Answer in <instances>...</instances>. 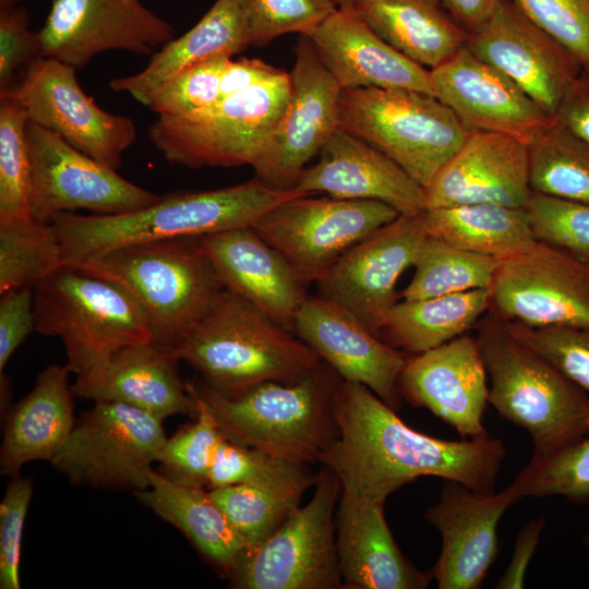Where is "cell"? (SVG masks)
Returning a JSON list of instances; mask_svg holds the SVG:
<instances>
[{
    "instance_id": "cell-1",
    "label": "cell",
    "mask_w": 589,
    "mask_h": 589,
    "mask_svg": "<svg viewBox=\"0 0 589 589\" xmlns=\"http://www.w3.org/2000/svg\"><path fill=\"white\" fill-rule=\"evenodd\" d=\"M336 441L320 464L333 470L341 495L369 503L422 476L494 492L506 448L489 435L445 441L414 431L366 386L341 380L335 396Z\"/></svg>"
},
{
    "instance_id": "cell-40",
    "label": "cell",
    "mask_w": 589,
    "mask_h": 589,
    "mask_svg": "<svg viewBox=\"0 0 589 589\" xmlns=\"http://www.w3.org/2000/svg\"><path fill=\"white\" fill-rule=\"evenodd\" d=\"M27 122L21 103L9 94H0V225L34 218Z\"/></svg>"
},
{
    "instance_id": "cell-6",
    "label": "cell",
    "mask_w": 589,
    "mask_h": 589,
    "mask_svg": "<svg viewBox=\"0 0 589 589\" xmlns=\"http://www.w3.org/2000/svg\"><path fill=\"white\" fill-rule=\"evenodd\" d=\"M74 265L125 289L148 316L153 341L171 350L224 289L201 237L124 245Z\"/></svg>"
},
{
    "instance_id": "cell-54",
    "label": "cell",
    "mask_w": 589,
    "mask_h": 589,
    "mask_svg": "<svg viewBox=\"0 0 589 589\" xmlns=\"http://www.w3.org/2000/svg\"><path fill=\"white\" fill-rule=\"evenodd\" d=\"M280 72L260 59H230L221 76V98L271 80Z\"/></svg>"
},
{
    "instance_id": "cell-26",
    "label": "cell",
    "mask_w": 589,
    "mask_h": 589,
    "mask_svg": "<svg viewBox=\"0 0 589 589\" xmlns=\"http://www.w3.org/2000/svg\"><path fill=\"white\" fill-rule=\"evenodd\" d=\"M201 243L224 288L292 332L308 285L281 253L252 227L201 236Z\"/></svg>"
},
{
    "instance_id": "cell-52",
    "label": "cell",
    "mask_w": 589,
    "mask_h": 589,
    "mask_svg": "<svg viewBox=\"0 0 589 589\" xmlns=\"http://www.w3.org/2000/svg\"><path fill=\"white\" fill-rule=\"evenodd\" d=\"M544 526L545 518L540 516L532 519L521 528L516 538L512 560L507 566V569L496 582L495 588H524L526 570L539 544Z\"/></svg>"
},
{
    "instance_id": "cell-29",
    "label": "cell",
    "mask_w": 589,
    "mask_h": 589,
    "mask_svg": "<svg viewBox=\"0 0 589 589\" xmlns=\"http://www.w3.org/2000/svg\"><path fill=\"white\" fill-rule=\"evenodd\" d=\"M336 545L342 585L354 589H423L433 579L401 553L388 528L383 503L340 494Z\"/></svg>"
},
{
    "instance_id": "cell-43",
    "label": "cell",
    "mask_w": 589,
    "mask_h": 589,
    "mask_svg": "<svg viewBox=\"0 0 589 589\" xmlns=\"http://www.w3.org/2000/svg\"><path fill=\"white\" fill-rule=\"evenodd\" d=\"M187 388L195 399L196 421L167 437L158 456L166 477L196 488H207L211 466L218 445L224 438L206 402L194 392L190 383Z\"/></svg>"
},
{
    "instance_id": "cell-4",
    "label": "cell",
    "mask_w": 589,
    "mask_h": 589,
    "mask_svg": "<svg viewBox=\"0 0 589 589\" xmlns=\"http://www.w3.org/2000/svg\"><path fill=\"white\" fill-rule=\"evenodd\" d=\"M341 380L323 361L294 382H264L233 397L203 381L189 383L225 438L306 466L320 462L338 436L335 396Z\"/></svg>"
},
{
    "instance_id": "cell-14",
    "label": "cell",
    "mask_w": 589,
    "mask_h": 589,
    "mask_svg": "<svg viewBox=\"0 0 589 589\" xmlns=\"http://www.w3.org/2000/svg\"><path fill=\"white\" fill-rule=\"evenodd\" d=\"M488 312L532 327L589 330V262L536 241L501 262Z\"/></svg>"
},
{
    "instance_id": "cell-30",
    "label": "cell",
    "mask_w": 589,
    "mask_h": 589,
    "mask_svg": "<svg viewBox=\"0 0 589 589\" xmlns=\"http://www.w3.org/2000/svg\"><path fill=\"white\" fill-rule=\"evenodd\" d=\"M70 373L67 364L48 365L33 389L8 412L0 448L3 474L17 476L29 461H50L73 430Z\"/></svg>"
},
{
    "instance_id": "cell-33",
    "label": "cell",
    "mask_w": 589,
    "mask_h": 589,
    "mask_svg": "<svg viewBox=\"0 0 589 589\" xmlns=\"http://www.w3.org/2000/svg\"><path fill=\"white\" fill-rule=\"evenodd\" d=\"M148 479V486L135 492L137 500L179 529L207 560L230 575L248 545L209 491L176 482L153 468Z\"/></svg>"
},
{
    "instance_id": "cell-23",
    "label": "cell",
    "mask_w": 589,
    "mask_h": 589,
    "mask_svg": "<svg viewBox=\"0 0 589 589\" xmlns=\"http://www.w3.org/2000/svg\"><path fill=\"white\" fill-rule=\"evenodd\" d=\"M401 397L429 409L462 438L489 435L482 423L488 402L486 370L476 338L460 335L407 357L399 377Z\"/></svg>"
},
{
    "instance_id": "cell-2",
    "label": "cell",
    "mask_w": 589,
    "mask_h": 589,
    "mask_svg": "<svg viewBox=\"0 0 589 589\" xmlns=\"http://www.w3.org/2000/svg\"><path fill=\"white\" fill-rule=\"evenodd\" d=\"M306 194L254 178L227 188L161 195L152 205L121 214L61 213L51 224L64 264H79L124 245L251 227L275 206Z\"/></svg>"
},
{
    "instance_id": "cell-22",
    "label": "cell",
    "mask_w": 589,
    "mask_h": 589,
    "mask_svg": "<svg viewBox=\"0 0 589 589\" xmlns=\"http://www.w3.org/2000/svg\"><path fill=\"white\" fill-rule=\"evenodd\" d=\"M292 332L342 380L362 384L393 409L399 408V377L407 357L347 309L318 294L308 296Z\"/></svg>"
},
{
    "instance_id": "cell-8",
    "label": "cell",
    "mask_w": 589,
    "mask_h": 589,
    "mask_svg": "<svg viewBox=\"0 0 589 589\" xmlns=\"http://www.w3.org/2000/svg\"><path fill=\"white\" fill-rule=\"evenodd\" d=\"M338 128L378 148L424 189L470 134L434 95L405 88H342Z\"/></svg>"
},
{
    "instance_id": "cell-24",
    "label": "cell",
    "mask_w": 589,
    "mask_h": 589,
    "mask_svg": "<svg viewBox=\"0 0 589 589\" xmlns=\"http://www.w3.org/2000/svg\"><path fill=\"white\" fill-rule=\"evenodd\" d=\"M425 208L493 203L526 207L528 145L495 132H470L459 151L424 189Z\"/></svg>"
},
{
    "instance_id": "cell-7",
    "label": "cell",
    "mask_w": 589,
    "mask_h": 589,
    "mask_svg": "<svg viewBox=\"0 0 589 589\" xmlns=\"http://www.w3.org/2000/svg\"><path fill=\"white\" fill-rule=\"evenodd\" d=\"M34 312L36 330L62 340L76 375L124 347L154 339L148 316L125 289L74 264L35 286Z\"/></svg>"
},
{
    "instance_id": "cell-32",
    "label": "cell",
    "mask_w": 589,
    "mask_h": 589,
    "mask_svg": "<svg viewBox=\"0 0 589 589\" xmlns=\"http://www.w3.org/2000/svg\"><path fill=\"white\" fill-rule=\"evenodd\" d=\"M353 9L384 41L428 70L454 56L469 36L437 0H359Z\"/></svg>"
},
{
    "instance_id": "cell-36",
    "label": "cell",
    "mask_w": 589,
    "mask_h": 589,
    "mask_svg": "<svg viewBox=\"0 0 589 589\" xmlns=\"http://www.w3.org/2000/svg\"><path fill=\"white\" fill-rule=\"evenodd\" d=\"M501 262L425 236L413 263L412 279L399 298L419 300L491 288Z\"/></svg>"
},
{
    "instance_id": "cell-47",
    "label": "cell",
    "mask_w": 589,
    "mask_h": 589,
    "mask_svg": "<svg viewBox=\"0 0 589 589\" xmlns=\"http://www.w3.org/2000/svg\"><path fill=\"white\" fill-rule=\"evenodd\" d=\"M506 323L518 339L589 395V330L567 326L532 327L510 321Z\"/></svg>"
},
{
    "instance_id": "cell-41",
    "label": "cell",
    "mask_w": 589,
    "mask_h": 589,
    "mask_svg": "<svg viewBox=\"0 0 589 589\" xmlns=\"http://www.w3.org/2000/svg\"><path fill=\"white\" fill-rule=\"evenodd\" d=\"M517 500L563 496L577 505L589 503V433L551 455L532 457L508 485Z\"/></svg>"
},
{
    "instance_id": "cell-57",
    "label": "cell",
    "mask_w": 589,
    "mask_h": 589,
    "mask_svg": "<svg viewBox=\"0 0 589 589\" xmlns=\"http://www.w3.org/2000/svg\"><path fill=\"white\" fill-rule=\"evenodd\" d=\"M338 8L353 9L359 0H335Z\"/></svg>"
},
{
    "instance_id": "cell-27",
    "label": "cell",
    "mask_w": 589,
    "mask_h": 589,
    "mask_svg": "<svg viewBox=\"0 0 589 589\" xmlns=\"http://www.w3.org/2000/svg\"><path fill=\"white\" fill-rule=\"evenodd\" d=\"M171 349L154 341L120 349L103 363L76 375L74 395L94 401L122 402L160 420L196 413V404L177 371Z\"/></svg>"
},
{
    "instance_id": "cell-28",
    "label": "cell",
    "mask_w": 589,
    "mask_h": 589,
    "mask_svg": "<svg viewBox=\"0 0 589 589\" xmlns=\"http://www.w3.org/2000/svg\"><path fill=\"white\" fill-rule=\"evenodd\" d=\"M306 37L341 88H405L433 95L430 70L384 41L354 9L338 8Z\"/></svg>"
},
{
    "instance_id": "cell-56",
    "label": "cell",
    "mask_w": 589,
    "mask_h": 589,
    "mask_svg": "<svg viewBox=\"0 0 589 589\" xmlns=\"http://www.w3.org/2000/svg\"><path fill=\"white\" fill-rule=\"evenodd\" d=\"M21 0H0V12L15 9Z\"/></svg>"
},
{
    "instance_id": "cell-3",
    "label": "cell",
    "mask_w": 589,
    "mask_h": 589,
    "mask_svg": "<svg viewBox=\"0 0 589 589\" xmlns=\"http://www.w3.org/2000/svg\"><path fill=\"white\" fill-rule=\"evenodd\" d=\"M172 351L227 397L264 382H294L323 362L296 334L226 288Z\"/></svg>"
},
{
    "instance_id": "cell-13",
    "label": "cell",
    "mask_w": 589,
    "mask_h": 589,
    "mask_svg": "<svg viewBox=\"0 0 589 589\" xmlns=\"http://www.w3.org/2000/svg\"><path fill=\"white\" fill-rule=\"evenodd\" d=\"M32 216L51 223L61 213L87 209L98 215L136 211L158 202L155 194L79 151L57 133L28 121Z\"/></svg>"
},
{
    "instance_id": "cell-37",
    "label": "cell",
    "mask_w": 589,
    "mask_h": 589,
    "mask_svg": "<svg viewBox=\"0 0 589 589\" xmlns=\"http://www.w3.org/2000/svg\"><path fill=\"white\" fill-rule=\"evenodd\" d=\"M533 192L589 203V143L554 118L529 145Z\"/></svg>"
},
{
    "instance_id": "cell-12",
    "label": "cell",
    "mask_w": 589,
    "mask_h": 589,
    "mask_svg": "<svg viewBox=\"0 0 589 589\" xmlns=\"http://www.w3.org/2000/svg\"><path fill=\"white\" fill-rule=\"evenodd\" d=\"M313 195L288 200L251 226L306 285L316 283L346 252L400 215L378 201Z\"/></svg>"
},
{
    "instance_id": "cell-46",
    "label": "cell",
    "mask_w": 589,
    "mask_h": 589,
    "mask_svg": "<svg viewBox=\"0 0 589 589\" xmlns=\"http://www.w3.org/2000/svg\"><path fill=\"white\" fill-rule=\"evenodd\" d=\"M229 56L193 64L157 87L145 106L158 116H179L213 106L221 99V76Z\"/></svg>"
},
{
    "instance_id": "cell-38",
    "label": "cell",
    "mask_w": 589,
    "mask_h": 589,
    "mask_svg": "<svg viewBox=\"0 0 589 589\" xmlns=\"http://www.w3.org/2000/svg\"><path fill=\"white\" fill-rule=\"evenodd\" d=\"M64 264L51 223L35 218L0 225V293L33 287Z\"/></svg>"
},
{
    "instance_id": "cell-51",
    "label": "cell",
    "mask_w": 589,
    "mask_h": 589,
    "mask_svg": "<svg viewBox=\"0 0 589 589\" xmlns=\"http://www.w3.org/2000/svg\"><path fill=\"white\" fill-rule=\"evenodd\" d=\"M35 328L34 293L31 287L1 293L0 374L17 347Z\"/></svg>"
},
{
    "instance_id": "cell-15",
    "label": "cell",
    "mask_w": 589,
    "mask_h": 589,
    "mask_svg": "<svg viewBox=\"0 0 589 589\" xmlns=\"http://www.w3.org/2000/svg\"><path fill=\"white\" fill-rule=\"evenodd\" d=\"M75 70L59 60L39 57L25 69L20 83L0 94L16 98L26 110L28 121L118 169L122 154L136 139V127L129 117L97 106L81 88Z\"/></svg>"
},
{
    "instance_id": "cell-50",
    "label": "cell",
    "mask_w": 589,
    "mask_h": 589,
    "mask_svg": "<svg viewBox=\"0 0 589 589\" xmlns=\"http://www.w3.org/2000/svg\"><path fill=\"white\" fill-rule=\"evenodd\" d=\"M28 25L29 15L22 5L0 12V92L13 86L21 68L40 57L38 32Z\"/></svg>"
},
{
    "instance_id": "cell-31",
    "label": "cell",
    "mask_w": 589,
    "mask_h": 589,
    "mask_svg": "<svg viewBox=\"0 0 589 589\" xmlns=\"http://www.w3.org/2000/svg\"><path fill=\"white\" fill-rule=\"evenodd\" d=\"M249 45L240 0H216L192 28L159 48L142 71L112 79L108 86L145 105L157 87L180 71L217 56L232 57Z\"/></svg>"
},
{
    "instance_id": "cell-35",
    "label": "cell",
    "mask_w": 589,
    "mask_h": 589,
    "mask_svg": "<svg viewBox=\"0 0 589 589\" xmlns=\"http://www.w3.org/2000/svg\"><path fill=\"white\" fill-rule=\"evenodd\" d=\"M489 309L490 288L402 300L390 310L381 338L404 352L419 354L466 334Z\"/></svg>"
},
{
    "instance_id": "cell-53",
    "label": "cell",
    "mask_w": 589,
    "mask_h": 589,
    "mask_svg": "<svg viewBox=\"0 0 589 589\" xmlns=\"http://www.w3.org/2000/svg\"><path fill=\"white\" fill-rule=\"evenodd\" d=\"M554 118L589 143V71L582 70L569 86Z\"/></svg>"
},
{
    "instance_id": "cell-25",
    "label": "cell",
    "mask_w": 589,
    "mask_h": 589,
    "mask_svg": "<svg viewBox=\"0 0 589 589\" xmlns=\"http://www.w3.org/2000/svg\"><path fill=\"white\" fill-rule=\"evenodd\" d=\"M320 153V160L302 171L296 190L337 199L378 201L406 216L425 209L424 188L361 137L338 128Z\"/></svg>"
},
{
    "instance_id": "cell-45",
    "label": "cell",
    "mask_w": 589,
    "mask_h": 589,
    "mask_svg": "<svg viewBox=\"0 0 589 589\" xmlns=\"http://www.w3.org/2000/svg\"><path fill=\"white\" fill-rule=\"evenodd\" d=\"M251 45L285 34L306 36L338 7L335 0H240Z\"/></svg>"
},
{
    "instance_id": "cell-17",
    "label": "cell",
    "mask_w": 589,
    "mask_h": 589,
    "mask_svg": "<svg viewBox=\"0 0 589 589\" xmlns=\"http://www.w3.org/2000/svg\"><path fill=\"white\" fill-rule=\"evenodd\" d=\"M175 33L141 0H53L38 38L40 57L77 69L108 50L153 56Z\"/></svg>"
},
{
    "instance_id": "cell-44",
    "label": "cell",
    "mask_w": 589,
    "mask_h": 589,
    "mask_svg": "<svg viewBox=\"0 0 589 589\" xmlns=\"http://www.w3.org/2000/svg\"><path fill=\"white\" fill-rule=\"evenodd\" d=\"M525 208L536 241L589 262V203L531 191Z\"/></svg>"
},
{
    "instance_id": "cell-49",
    "label": "cell",
    "mask_w": 589,
    "mask_h": 589,
    "mask_svg": "<svg viewBox=\"0 0 589 589\" xmlns=\"http://www.w3.org/2000/svg\"><path fill=\"white\" fill-rule=\"evenodd\" d=\"M33 494L32 480L14 476L0 503V588L20 589L23 527Z\"/></svg>"
},
{
    "instance_id": "cell-5",
    "label": "cell",
    "mask_w": 589,
    "mask_h": 589,
    "mask_svg": "<svg viewBox=\"0 0 589 589\" xmlns=\"http://www.w3.org/2000/svg\"><path fill=\"white\" fill-rule=\"evenodd\" d=\"M474 327L491 380L488 402L529 433L532 457L551 455L589 433L585 390L518 339L502 317L489 312Z\"/></svg>"
},
{
    "instance_id": "cell-58",
    "label": "cell",
    "mask_w": 589,
    "mask_h": 589,
    "mask_svg": "<svg viewBox=\"0 0 589 589\" xmlns=\"http://www.w3.org/2000/svg\"><path fill=\"white\" fill-rule=\"evenodd\" d=\"M582 542L589 546V531H587L584 536H582Z\"/></svg>"
},
{
    "instance_id": "cell-39",
    "label": "cell",
    "mask_w": 589,
    "mask_h": 589,
    "mask_svg": "<svg viewBox=\"0 0 589 589\" xmlns=\"http://www.w3.org/2000/svg\"><path fill=\"white\" fill-rule=\"evenodd\" d=\"M317 473L257 448L223 438L215 453L207 488L247 484L303 495L314 485Z\"/></svg>"
},
{
    "instance_id": "cell-48",
    "label": "cell",
    "mask_w": 589,
    "mask_h": 589,
    "mask_svg": "<svg viewBox=\"0 0 589 589\" xmlns=\"http://www.w3.org/2000/svg\"><path fill=\"white\" fill-rule=\"evenodd\" d=\"M589 71V0H512Z\"/></svg>"
},
{
    "instance_id": "cell-34",
    "label": "cell",
    "mask_w": 589,
    "mask_h": 589,
    "mask_svg": "<svg viewBox=\"0 0 589 589\" xmlns=\"http://www.w3.org/2000/svg\"><path fill=\"white\" fill-rule=\"evenodd\" d=\"M416 218L425 236L500 261L519 254L536 242L525 207L465 204L425 208Z\"/></svg>"
},
{
    "instance_id": "cell-9",
    "label": "cell",
    "mask_w": 589,
    "mask_h": 589,
    "mask_svg": "<svg viewBox=\"0 0 589 589\" xmlns=\"http://www.w3.org/2000/svg\"><path fill=\"white\" fill-rule=\"evenodd\" d=\"M289 96L290 76L281 71L205 109L159 116L149 127L148 137L170 164L252 166L283 117Z\"/></svg>"
},
{
    "instance_id": "cell-55",
    "label": "cell",
    "mask_w": 589,
    "mask_h": 589,
    "mask_svg": "<svg viewBox=\"0 0 589 589\" xmlns=\"http://www.w3.org/2000/svg\"><path fill=\"white\" fill-rule=\"evenodd\" d=\"M468 33L481 26L494 11L498 0H437Z\"/></svg>"
},
{
    "instance_id": "cell-10",
    "label": "cell",
    "mask_w": 589,
    "mask_h": 589,
    "mask_svg": "<svg viewBox=\"0 0 589 589\" xmlns=\"http://www.w3.org/2000/svg\"><path fill=\"white\" fill-rule=\"evenodd\" d=\"M312 498L259 546L245 550L232 573L241 589L341 588L335 512L341 484L322 466Z\"/></svg>"
},
{
    "instance_id": "cell-11",
    "label": "cell",
    "mask_w": 589,
    "mask_h": 589,
    "mask_svg": "<svg viewBox=\"0 0 589 589\" xmlns=\"http://www.w3.org/2000/svg\"><path fill=\"white\" fill-rule=\"evenodd\" d=\"M167 440L163 420L136 407L95 401L50 462L72 483L144 490Z\"/></svg>"
},
{
    "instance_id": "cell-18",
    "label": "cell",
    "mask_w": 589,
    "mask_h": 589,
    "mask_svg": "<svg viewBox=\"0 0 589 589\" xmlns=\"http://www.w3.org/2000/svg\"><path fill=\"white\" fill-rule=\"evenodd\" d=\"M466 46L553 118L582 71L580 63L512 0H498L488 20L469 33Z\"/></svg>"
},
{
    "instance_id": "cell-19",
    "label": "cell",
    "mask_w": 589,
    "mask_h": 589,
    "mask_svg": "<svg viewBox=\"0 0 589 589\" xmlns=\"http://www.w3.org/2000/svg\"><path fill=\"white\" fill-rule=\"evenodd\" d=\"M424 238L416 215H399L346 252L316 281L317 294L347 309L381 337L399 297L396 284L413 266Z\"/></svg>"
},
{
    "instance_id": "cell-16",
    "label": "cell",
    "mask_w": 589,
    "mask_h": 589,
    "mask_svg": "<svg viewBox=\"0 0 589 589\" xmlns=\"http://www.w3.org/2000/svg\"><path fill=\"white\" fill-rule=\"evenodd\" d=\"M289 76L287 107L252 165L257 180L284 190L294 189L309 160L338 129L342 89L306 36L299 40Z\"/></svg>"
},
{
    "instance_id": "cell-42",
    "label": "cell",
    "mask_w": 589,
    "mask_h": 589,
    "mask_svg": "<svg viewBox=\"0 0 589 589\" xmlns=\"http://www.w3.org/2000/svg\"><path fill=\"white\" fill-rule=\"evenodd\" d=\"M248 549L269 538L299 507L301 494L232 484L208 490Z\"/></svg>"
},
{
    "instance_id": "cell-21",
    "label": "cell",
    "mask_w": 589,
    "mask_h": 589,
    "mask_svg": "<svg viewBox=\"0 0 589 589\" xmlns=\"http://www.w3.org/2000/svg\"><path fill=\"white\" fill-rule=\"evenodd\" d=\"M518 500L507 486L478 492L445 480L440 501L424 518L442 538V550L431 569L440 589H479L498 553L497 525Z\"/></svg>"
},
{
    "instance_id": "cell-20",
    "label": "cell",
    "mask_w": 589,
    "mask_h": 589,
    "mask_svg": "<svg viewBox=\"0 0 589 589\" xmlns=\"http://www.w3.org/2000/svg\"><path fill=\"white\" fill-rule=\"evenodd\" d=\"M433 95L469 132H495L529 145L554 118L467 46L430 70Z\"/></svg>"
}]
</instances>
